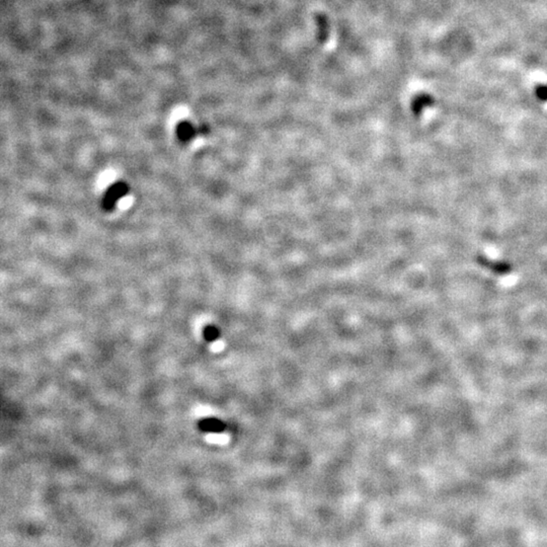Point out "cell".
Returning a JSON list of instances; mask_svg holds the SVG:
<instances>
[{"label":"cell","instance_id":"obj_1","mask_svg":"<svg viewBox=\"0 0 547 547\" xmlns=\"http://www.w3.org/2000/svg\"><path fill=\"white\" fill-rule=\"evenodd\" d=\"M314 23L316 26V40L323 51L332 52L338 46V35L331 20L325 13L315 14Z\"/></svg>","mask_w":547,"mask_h":547},{"label":"cell","instance_id":"obj_2","mask_svg":"<svg viewBox=\"0 0 547 547\" xmlns=\"http://www.w3.org/2000/svg\"><path fill=\"white\" fill-rule=\"evenodd\" d=\"M130 192L126 181L118 180L112 184L104 192L101 199V208L105 212H113L117 204Z\"/></svg>","mask_w":547,"mask_h":547},{"label":"cell","instance_id":"obj_3","mask_svg":"<svg viewBox=\"0 0 547 547\" xmlns=\"http://www.w3.org/2000/svg\"><path fill=\"white\" fill-rule=\"evenodd\" d=\"M477 263L485 269H489L497 275H507L511 273L512 266L509 263L501 261H493L483 255L477 256Z\"/></svg>","mask_w":547,"mask_h":547},{"label":"cell","instance_id":"obj_4","mask_svg":"<svg viewBox=\"0 0 547 547\" xmlns=\"http://www.w3.org/2000/svg\"><path fill=\"white\" fill-rule=\"evenodd\" d=\"M206 441L210 444L226 445L229 442V437L226 434H209L206 436Z\"/></svg>","mask_w":547,"mask_h":547},{"label":"cell","instance_id":"obj_5","mask_svg":"<svg viewBox=\"0 0 547 547\" xmlns=\"http://www.w3.org/2000/svg\"><path fill=\"white\" fill-rule=\"evenodd\" d=\"M211 348H212V351L219 352V351H221V349L223 348V344H222L221 342H219V341H216L215 343H213Z\"/></svg>","mask_w":547,"mask_h":547}]
</instances>
